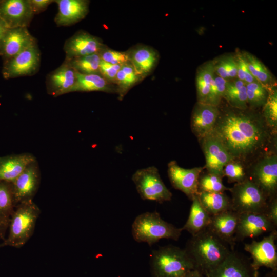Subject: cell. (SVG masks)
Masks as SVG:
<instances>
[{
	"label": "cell",
	"instance_id": "1",
	"mask_svg": "<svg viewBox=\"0 0 277 277\" xmlns=\"http://www.w3.org/2000/svg\"><path fill=\"white\" fill-rule=\"evenodd\" d=\"M211 133L234 159L254 154L263 148L269 136L264 119L235 111L220 114Z\"/></svg>",
	"mask_w": 277,
	"mask_h": 277
},
{
	"label": "cell",
	"instance_id": "2",
	"mask_svg": "<svg viewBox=\"0 0 277 277\" xmlns=\"http://www.w3.org/2000/svg\"><path fill=\"white\" fill-rule=\"evenodd\" d=\"M194 269L204 276L220 265L231 250L208 228L192 235L184 248Z\"/></svg>",
	"mask_w": 277,
	"mask_h": 277
},
{
	"label": "cell",
	"instance_id": "3",
	"mask_svg": "<svg viewBox=\"0 0 277 277\" xmlns=\"http://www.w3.org/2000/svg\"><path fill=\"white\" fill-rule=\"evenodd\" d=\"M150 263L153 277H183L195 269L185 249L172 245L152 251Z\"/></svg>",
	"mask_w": 277,
	"mask_h": 277
},
{
	"label": "cell",
	"instance_id": "4",
	"mask_svg": "<svg viewBox=\"0 0 277 277\" xmlns=\"http://www.w3.org/2000/svg\"><path fill=\"white\" fill-rule=\"evenodd\" d=\"M41 210L32 201L17 204L11 215L8 234L1 246L23 247L34 233Z\"/></svg>",
	"mask_w": 277,
	"mask_h": 277
},
{
	"label": "cell",
	"instance_id": "5",
	"mask_svg": "<svg viewBox=\"0 0 277 277\" xmlns=\"http://www.w3.org/2000/svg\"><path fill=\"white\" fill-rule=\"evenodd\" d=\"M182 231L181 228L163 220L156 211L138 215L132 225L131 230L135 241L146 243L149 246L163 239L177 241Z\"/></svg>",
	"mask_w": 277,
	"mask_h": 277
},
{
	"label": "cell",
	"instance_id": "6",
	"mask_svg": "<svg viewBox=\"0 0 277 277\" xmlns=\"http://www.w3.org/2000/svg\"><path fill=\"white\" fill-rule=\"evenodd\" d=\"M229 190L233 210L239 214L265 213L269 199L251 179L236 183Z\"/></svg>",
	"mask_w": 277,
	"mask_h": 277
},
{
	"label": "cell",
	"instance_id": "7",
	"mask_svg": "<svg viewBox=\"0 0 277 277\" xmlns=\"http://www.w3.org/2000/svg\"><path fill=\"white\" fill-rule=\"evenodd\" d=\"M132 180L144 200L162 203L171 200L172 193L165 186L154 166L137 170L133 174Z\"/></svg>",
	"mask_w": 277,
	"mask_h": 277
},
{
	"label": "cell",
	"instance_id": "8",
	"mask_svg": "<svg viewBox=\"0 0 277 277\" xmlns=\"http://www.w3.org/2000/svg\"><path fill=\"white\" fill-rule=\"evenodd\" d=\"M41 53L37 43L4 63L2 74L5 79L31 76L39 70Z\"/></svg>",
	"mask_w": 277,
	"mask_h": 277
},
{
	"label": "cell",
	"instance_id": "9",
	"mask_svg": "<svg viewBox=\"0 0 277 277\" xmlns=\"http://www.w3.org/2000/svg\"><path fill=\"white\" fill-rule=\"evenodd\" d=\"M276 239L277 231L274 230L260 241L244 244V250L251 255L252 265L256 269L265 267L277 270Z\"/></svg>",
	"mask_w": 277,
	"mask_h": 277
},
{
	"label": "cell",
	"instance_id": "10",
	"mask_svg": "<svg viewBox=\"0 0 277 277\" xmlns=\"http://www.w3.org/2000/svg\"><path fill=\"white\" fill-rule=\"evenodd\" d=\"M205 277H259V273L249 259L233 250Z\"/></svg>",
	"mask_w": 277,
	"mask_h": 277
},
{
	"label": "cell",
	"instance_id": "11",
	"mask_svg": "<svg viewBox=\"0 0 277 277\" xmlns=\"http://www.w3.org/2000/svg\"><path fill=\"white\" fill-rule=\"evenodd\" d=\"M274 230L276 226L265 213L239 214L234 241L236 243L247 238H255Z\"/></svg>",
	"mask_w": 277,
	"mask_h": 277
},
{
	"label": "cell",
	"instance_id": "12",
	"mask_svg": "<svg viewBox=\"0 0 277 277\" xmlns=\"http://www.w3.org/2000/svg\"><path fill=\"white\" fill-rule=\"evenodd\" d=\"M201 140L207 172L223 177L224 167L228 162L235 159L222 142L212 133Z\"/></svg>",
	"mask_w": 277,
	"mask_h": 277
},
{
	"label": "cell",
	"instance_id": "13",
	"mask_svg": "<svg viewBox=\"0 0 277 277\" xmlns=\"http://www.w3.org/2000/svg\"><path fill=\"white\" fill-rule=\"evenodd\" d=\"M203 169L201 167L185 169L175 161H171L168 164V175L172 186L192 200L198 193L199 179Z\"/></svg>",
	"mask_w": 277,
	"mask_h": 277
},
{
	"label": "cell",
	"instance_id": "14",
	"mask_svg": "<svg viewBox=\"0 0 277 277\" xmlns=\"http://www.w3.org/2000/svg\"><path fill=\"white\" fill-rule=\"evenodd\" d=\"M11 183L16 206L21 203L32 201L40 183L39 171L36 160Z\"/></svg>",
	"mask_w": 277,
	"mask_h": 277
},
{
	"label": "cell",
	"instance_id": "15",
	"mask_svg": "<svg viewBox=\"0 0 277 277\" xmlns=\"http://www.w3.org/2000/svg\"><path fill=\"white\" fill-rule=\"evenodd\" d=\"M34 15L29 0H5L0 4V18L8 28H27Z\"/></svg>",
	"mask_w": 277,
	"mask_h": 277
},
{
	"label": "cell",
	"instance_id": "16",
	"mask_svg": "<svg viewBox=\"0 0 277 277\" xmlns=\"http://www.w3.org/2000/svg\"><path fill=\"white\" fill-rule=\"evenodd\" d=\"M106 46L100 38L86 31L79 30L65 42V58L98 53Z\"/></svg>",
	"mask_w": 277,
	"mask_h": 277
},
{
	"label": "cell",
	"instance_id": "17",
	"mask_svg": "<svg viewBox=\"0 0 277 277\" xmlns=\"http://www.w3.org/2000/svg\"><path fill=\"white\" fill-rule=\"evenodd\" d=\"M36 43L27 28H8L0 42V56L4 63Z\"/></svg>",
	"mask_w": 277,
	"mask_h": 277
},
{
	"label": "cell",
	"instance_id": "18",
	"mask_svg": "<svg viewBox=\"0 0 277 277\" xmlns=\"http://www.w3.org/2000/svg\"><path fill=\"white\" fill-rule=\"evenodd\" d=\"M253 181L270 200L275 197L277 189V156L270 155L261 160L252 173Z\"/></svg>",
	"mask_w": 277,
	"mask_h": 277
},
{
	"label": "cell",
	"instance_id": "19",
	"mask_svg": "<svg viewBox=\"0 0 277 277\" xmlns=\"http://www.w3.org/2000/svg\"><path fill=\"white\" fill-rule=\"evenodd\" d=\"M77 79V72L65 59L63 63L47 76L46 88L49 94L54 97L72 92Z\"/></svg>",
	"mask_w": 277,
	"mask_h": 277
},
{
	"label": "cell",
	"instance_id": "20",
	"mask_svg": "<svg viewBox=\"0 0 277 277\" xmlns=\"http://www.w3.org/2000/svg\"><path fill=\"white\" fill-rule=\"evenodd\" d=\"M220 114L217 106L199 102L196 104L191 115V127L199 140L212 132Z\"/></svg>",
	"mask_w": 277,
	"mask_h": 277
},
{
	"label": "cell",
	"instance_id": "21",
	"mask_svg": "<svg viewBox=\"0 0 277 277\" xmlns=\"http://www.w3.org/2000/svg\"><path fill=\"white\" fill-rule=\"evenodd\" d=\"M239 213L232 209L211 216V221L208 228L233 250L236 243L234 241Z\"/></svg>",
	"mask_w": 277,
	"mask_h": 277
},
{
	"label": "cell",
	"instance_id": "22",
	"mask_svg": "<svg viewBox=\"0 0 277 277\" xmlns=\"http://www.w3.org/2000/svg\"><path fill=\"white\" fill-rule=\"evenodd\" d=\"M58 12L54 18L58 26L73 25L84 19L89 12L87 0H56Z\"/></svg>",
	"mask_w": 277,
	"mask_h": 277
},
{
	"label": "cell",
	"instance_id": "23",
	"mask_svg": "<svg viewBox=\"0 0 277 277\" xmlns=\"http://www.w3.org/2000/svg\"><path fill=\"white\" fill-rule=\"evenodd\" d=\"M127 51L129 62L144 78L152 72L157 64L158 52L151 47L138 44Z\"/></svg>",
	"mask_w": 277,
	"mask_h": 277
},
{
	"label": "cell",
	"instance_id": "24",
	"mask_svg": "<svg viewBox=\"0 0 277 277\" xmlns=\"http://www.w3.org/2000/svg\"><path fill=\"white\" fill-rule=\"evenodd\" d=\"M34 161L29 153L0 157V181L12 182Z\"/></svg>",
	"mask_w": 277,
	"mask_h": 277
},
{
	"label": "cell",
	"instance_id": "25",
	"mask_svg": "<svg viewBox=\"0 0 277 277\" xmlns=\"http://www.w3.org/2000/svg\"><path fill=\"white\" fill-rule=\"evenodd\" d=\"M90 91L116 93V87L101 74H82L77 72L76 82L72 92Z\"/></svg>",
	"mask_w": 277,
	"mask_h": 277
},
{
	"label": "cell",
	"instance_id": "26",
	"mask_svg": "<svg viewBox=\"0 0 277 277\" xmlns=\"http://www.w3.org/2000/svg\"><path fill=\"white\" fill-rule=\"evenodd\" d=\"M192 201L188 219L181 228L182 230H186L191 235H194L208 228L211 216L203 207L197 195Z\"/></svg>",
	"mask_w": 277,
	"mask_h": 277
},
{
	"label": "cell",
	"instance_id": "27",
	"mask_svg": "<svg viewBox=\"0 0 277 277\" xmlns=\"http://www.w3.org/2000/svg\"><path fill=\"white\" fill-rule=\"evenodd\" d=\"M197 196L210 216L232 209L231 199L224 192H199Z\"/></svg>",
	"mask_w": 277,
	"mask_h": 277
},
{
	"label": "cell",
	"instance_id": "28",
	"mask_svg": "<svg viewBox=\"0 0 277 277\" xmlns=\"http://www.w3.org/2000/svg\"><path fill=\"white\" fill-rule=\"evenodd\" d=\"M143 80L130 62L122 65L116 75L115 84L118 99L122 100L133 87Z\"/></svg>",
	"mask_w": 277,
	"mask_h": 277
},
{
	"label": "cell",
	"instance_id": "29",
	"mask_svg": "<svg viewBox=\"0 0 277 277\" xmlns=\"http://www.w3.org/2000/svg\"><path fill=\"white\" fill-rule=\"evenodd\" d=\"M214 66L213 61H209L202 65L197 70L196 76L197 102L205 103L206 101L215 73Z\"/></svg>",
	"mask_w": 277,
	"mask_h": 277
},
{
	"label": "cell",
	"instance_id": "30",
	"mask_svg": "<svg viewBox=\"0 0 277 277\" xmlns=\"http://www.w3.org/2000/svg\"><path fill=\"white\" fill-rule=\"evenodd\" d=\"M224 98L234 108L246 109L248 104L246 84L239 79L228 81Z\"/></svg>",
	"mask_w": 277,
	"mask_h": 277
},
{
	"label": "cell",
	"instance_id": "31",
	"mask_svg": "<svg viewBox=\"0 0 277 277\" xmlns=\"http://www.w3.org/2000/svg\"><path fill=\"white\" fill-rule=\"evenodd\" d=\"M67 60L78 73L82 74H99L101 61L98 53Z\"/></svg>",
	"mask_w": 277,
	"mask_h": 277
},
{
	"label": "cell",
	"instance_id": "32",
	"mask_svg": "<svg viewBox=\"0 0 277 277\" xmlns=\"http://www.w3.org/2000/svg\"><path fill=\"white\" fill-rule=\"evenodd\" d=\"M247 67L255 80L266 87L271 82L270 72L264 65L252 54L245 53L243 54Z\"/></svg>",
	"mask_w": 277,
	"mask_h": 277
},
{
	"label": "cell",
	"instance_id": "33",
	"mask_svg": "<svg viewBox=\"0 0 277 277\" xmlns=\"http://www.w3.org/2000/svg\"><path fill=\"white\" fill-rule=\"evenodd\" d=\"M15 206L11 183L0 181V215L10 219Z\"/></svg>",
	"mask_w": 277,
	"mask_h": 277
},
{
	"label": "cell",
	"instance_id": "34",
	"mask_svg": "<svg viewBox=\"0 0 277 277\" xmlns=\"http://www.w3.org/2000/svg\"><path fill=\"white\" fill-rule=\"evenodd\" d=\"M222 176L208 172L201 175L199 179L198 192H224L229 190L223 183Z\"/></svg>",
	"mask_w": 277,
	"mask_h": 277
},
{
	"label": "cell",
	"instance_id": "35",
	"mask_svg": "<svg viewBox=\"0 0 277 277\" xmlns=\"http://www.w3.org/2000/svg\"><path fill=\"white\" fill-rule=\"evenodd\" d=\"M246 87L248 104L255 107L265 105L268 95L267 87L259 82L246 84Z\"/></svg>",
	"mask_w": 277,
	"mask_h": 277
},
{
	"label": "cell",
	"instance_id": "36",
	"mask_svg": "<svg viewBox=\"0 0 277 277\" xmlns=\"http://www.w3.org/2000/svg\"><path fill=\"white\" fill-rule=\"evenodd\" d=\"M264 120L266 125L276 129L277 126V93L275 88L268 92V97L264 105Z\"/></svg>",
	"mask_w": 277,
	"mask_h": 277
},
{
	"label": "cell",
	"instance_id": "37",
	"mask_svg": "<svg viewBox=\"0 0 277 277\" xmlns=\"http://www.w3.org/2000/svg\"><path fill=\"white\" fill-rule=\"evenodd\" d=\"M228 81L227 80L222 78L214 73L211 81L209 93L205 103L217 106L222 98L224 97Z\"/></svg>",
	"mask_w": 277,
	"mask_h": 277
},
{
	"label": "cell",
	"instance_id": "38",
	"mask_svg": "<svg viewBox=\"0 0 277 277\" xmlns=\"http://www.w3.org/2000/svg\"><path fill=\"white\" fill-rule=\"evenodd\" d=\"M223 175L230 182H242L247 179L243 165L233 160L225 165L223 168Z\"/></svg>",
	"mask_w": 277,
	"mask_h": 277
},
{
	"label": "cell",
	"instance_id": "39",
	"mask_svg": "<svg viewBox=\"0 0 277 277\" xmlns=\"http://www.w3.org/2000/svg\"><path fill=\"white\" fill-rule=\"evenodd\" d=\"M98 54L101 60L111 64L123 65L129 62L127 51H116L106 46Z\"/></svg>",
	"mask_w": 277,
	"mask_h": 277
},
{
	"label": "cell",
	"instance_id": "40",
	"mask_svg": "<svg viewBox=\"0 0 277 277\" xmlns=\"http://www.w3.org/2000/svg\"><path fill=\"white\" fill-rule=\"evenodd\" d=\"M238 64L237 77L246 84L258 82L250 72L243 54H238L235 57Z\"/></svg>",
	"mask_w": 277,
	"mask_h": 277
},
{
	"label": "cell",
	"instance_id": "41",
	"mask_svg": "<svg viewBox=\"0 0 277 277\" xmlns=\"http://www.w3.org/2000/svg\"><path fill=\"white\" fill-rule=\"evenodd\" d=\"M122 65H113L101 60L100 64V74L109 82L115 85L116 75Z\"/></svg>",
	"mask_w": 277,
	"mask_h": 277
},
{
	"label": "cell",
	"instance_id": "42",
	"mask_svg": "<svg viewBox=\"0 0 277 277\" xmlns=\"http://www.w3.org/2000/svg\"><path fill=\"white\" fill-rule=\"evenodd\" d=\"M265 214L277 227V199L276 197L269 200Z\"/></svg>",
	"mask_w": 277,
	"mask_h": 277
},
{
	"label": "cell",
	"instance_id": "43",
	"mask_svg": "<svg viewBox=\"0 0 277 277\" xmlns=\"http://www.w3.org/2000/svg\"><path fill=\"white\" fill-rule=\"evenodd\" d=\"M34 14H38L45 11L48 6L54 2L52 0H29Z\"/></svg>",
	"mask_w": 277,
	"mask_h": 277
},
{
	"label": "cell",
	"instance_id": "44",
	"mask_svg": "<svg viewBox=\"0 0 277 277\" xmlns=\"http://www.w3.org/2000/svg\"><path fill=\"white\" fill-rule=\"evenodd\" d=\"M227 66V79H232L237 76L238 64L236 58L233 56L225 57Z\"/></svg>",
	"mask_w": 277,
	"mask_h": 277
},
{
	"label": "cell",
	"instance_id": "45",
	"mask_svg": "<svg viewBox=\"0 0 277 277\" xmlns=\"http://www.w3.org/2000/svg\"><path fill=\"white\" fill-rule=\"evenodd\" d=\"M214 71L219 77L228 80L226 57L221 59L216 65L215 64Z\"/></svg>",
	"mask_w": 277,
	"mask_h": 277
},
{
	"label": "cell",
	"instance_id": "46",
	"mask_svg": "<svg viewBox=\"0 0 277 277\" xmlns=\"http://www.w3.org/2000/svg\"><path fill=\"white\" fill-rule=\"evenodd\" d=\"M10 219L0 215V240H4L5 234L8 229Z\"/></svg>",
	"mask_w": 277,
	"mask_h": 277
},
{
	"label": "cell",
	"instance_id": "47",
	"mask_svg": "<svg viewBox=\"0 0 277 277\" xmlns=\"http://www.w3.org/2000/svg\"><path fill=\"white\" fill-rule=\"evenodd\" d=\"M183 277H204V276L198 270L193 269L188 272Z\"/></svg>",
	"mask_w": 277,
	"mask_h": 277
},
{
	"label": "cell",
	"instance_id": "48",
	"mask_svg": "<svg viewBox=\"0 0 277 277\" xmlns=\"http://www.w3.org/2000/svg\"><path fill=\"white\" fill-rule=\"evenodd\" d=\"M8 29V28L6 24L0 18V42Z\"/></svg>",
	"mask_w": 277,
	"mask_h": 277
},
{
	"label": "cell",
	"instance_id": "49",
	"mask_svg": "<svg viewBox=\"0 0 277 277\" xmlns=\"http://www.w3.org/2000/svg\"><path fill=\"white\" fill-rule=\"evenodd\" d=\"M264 277H277V270H271V272L266 274Z\"/></svg>",
	"mask_w": 277,
	"mask_h": 277
},
{
	"label": "cell",
	"instance_id": "50",
	"mask_svg": "<svg viewBox=\"0 0 277 277\" xmlns=\"http://www.w3.org/2000/svg\"><path fill=\"white\" fill-rule=\"evenodd\" d=\"M2 1H0V4L2 3Z\"/></svg>",
	"mask_w": 277,
	"mask_h": 277
}]
</instances>
